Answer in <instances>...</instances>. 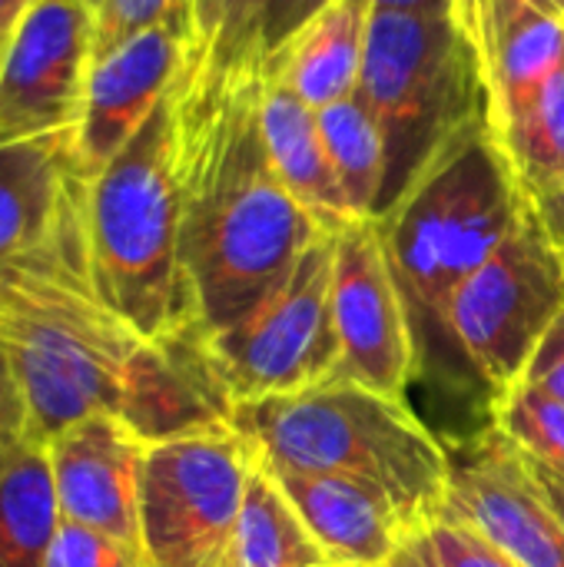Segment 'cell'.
Here are the masks:
<instances>
[{
    "mask_svg": "<svg viewBox=\"0 0 564 567\" xmlns=\"http://www.w3.org/2000/svg\"><path fill=\"white\" fill-rule=\"evenodd\" d=\"M332 326L339 355L329 379L409 402L416 342L376 216L332 233Z\"/></svg>",
    "mask_w": 564,
    "mask_h": 567,
    "instance_id": "obj_10",
    "label": "cell"
},
{
    "mask_svg": "<svg viewBox=\"0 0 564 567\" xmlns=\"http://www.w3.org/2000/svg\"><path fill=\"white\" fill-rule=\"evenodd\" d=\"M193 53L183 20L153 23L93 56L83 113L70 136V166L80 183L96 176L173 93Z\"/></svg>",
    "mask_w": 564,
    "mask_h": 567,
    "instance_id": "obj_13",
    "label": "cell"
},
{
    "mask_svg": "<svg viewBox=\"0 0 564 567\" xmlns=\"http://www.w3.org/2000/svg\"><path fill=\"white\" fill-rule=\"evenodd\" d=\"M229 425L246 435L263 462L372 485L412 522L429 518L449 485L445 442L409 402L356 382L326 379L293 395L243 402Z\"/></svg>",
    "mask_w": 564,
    "mask_h": 567,
    "instance_id": "obj_5",
    "label": "cell"
},
{
    "mask_svg": "<svg viewBox=\"0 0 564 567\" xmlns=\"http://www.w3.org/2000/svg\"><path fill=\"white\" fill-rule=\"evenodd\" d=\"M76 189L70 136L0 146V272L57 233Z\"/></svg>",
    "mask_w": 564,
    "mask_h": 567,
    "instance_id": "obj_16",
    "label": "cell"
},
{
    "mask_svg": "<svg viewBox=\"0 0 564 567\" xmlns=\"http://www.w3.org/2000/svg\"><path fill=\"white\" fill-rule=\"evenodd\" d=\"M80 226L93 289L143 339L193 326L180 233L183 189L173 93L86 183Z\"/></svg>",
    "mask_w": 564,
    "mask_h": 567,
    "instance_id": "obj_4",
    "label": "cell"
},
{
    "mask_svg": "<svg viewBox=\"0 0 564 567\" xmlns=\"http://www.w3.org/2000/svg\"><path fill=\"white\" fill-rule=\"evenodd\" d=\"M96 53L86 0H37L0 56V146L73 136Z\"/></svg>",
    "mask_w": 564,
    "mask_h": 567,
    "instance_id": "obj_11",
    "label": "cell"
},
{
    "mask_svg": "<svg viewBox=\"0 0 564 567\" xmlns=\"http://www.w3.org/2000/svg\"><path fill=\"white\" fill-rule=\"evenodd\" d=\"M37 0H0V56L7 50V43L13 40L17 27L23 23V17L33 10Z\"/></svg>",
    "mask_w": 564,
    "mask_h": 567,
    "instance_id": "obj_34",
    "label": "cell"
},
{
    "mask_svg": "<svg viewBox=\"0 0 564 567\" xmlns=\"http://www.w3.org/2000/svg\"><path fill=\"white\" fill-rule=\"evenodd\" d=\"M259 123H263V136H266L269 156L283 183L329 233L342 229L349 219H359L332 169V159L319 130V110H312L293 86H286L266 66V56H263Z\"/></svg>",
    "mask_w": 564,
    "mask_h": 567,
    "instance_id": "obj_18",
    "label": "cell"
},
{
    "mask_svg": "<svg viewBox=\"0 0 564 567\" xmlns=\"http://www.w3.org/2000/svg\"><path fill=\"white\" fill-rule=\"evenodd\" d=\"M219 7L223 0H193V53H203L209 47V40L216 37L219 27Z\"/></svg>",
    "mask_w": 564,
    "mask_h": 567,
    "instance_id": "obj_32",
    "label": "cell"
},
{
    "mask_svg": "<svg viewBox=\"0 0 564 567\" xmlns=\"http://www.w3.org/2000/svg\"><path fill=\"white\" fill-rule=\"evenodd\" d=\"M259 10L263 0H223L216 37L203 53L189 56V63H233L253 50H266L259 43Z\"/></svg>",
    "mask_w": 564,
    "mask_h": 567,
    "instance_id": "obj_28",
    "label": "cell"
},
{
    "mask_svg": "<svg viewBox=\"0 0 564 567\" xmlns=\"http://www.w3.org/2000/svg\"><path fill=\"white\" fill-rule=\"evenodd\" d=\"M369 17V0H326L279 47L266 50V66L312 110H326L359 90Z\"/></svg>",
    "mask_w": 564,
    "mask_h": 567,
    "instance_id": "obj_17",
    "label": "cell"
},
{
    "mask_svg": "<svg viewBox=\"0 0 564 567\" xmlns=\"http://www.w3.org/2000/svg\"><path fill=\"white\" fill-rule=\"evenodd\" d=\"M529 203L485 120L432 156L376 216L416 342V379L475 392L449 346L445 306Z\"/></svg>",
    "mask_w": 564,
    "mask_h": 567,
    "instance_id": "obj_3",
    "label": "cell"
},
{
    "mask_svg": "<svg viewBox=\"0 0 564 567\" xmlns=\"http://www.w3.org/2000/svg\"><path fill=\"white\" fill-rule=\"evenodd\" d=\"M532 3H539L542 10H548L555 17H564V0H532Z\"/></svg>",
    "mask_w": 564,
    "mask_h": 567,
    "instance_id": "obj_38",
    "label": "cell"
},
{
    "mask_svg": "<svg viewBox=\"0 0 564 567\" xmlns=\"http://www.w3.org/2000/svg\"><path fill=\"white\" fill-rule=\"evenodd\" d=\"M562 309L564 252L539 203H529L502 246L445 306L449 346L489 409L522 382Z\"/></svg>",
    "mask_w": 564,
    "mask_h": 567,
    "instance_id": "obj_7",
    "label": "cell"
},
{
    "mask_svg": "<svg viewBox=\"0 0 564 567\" xmlns=\"http://www.w3.org/2000/svg\"><path fill=\"white\" fill-rule=\"evenodd\" d=\"M522 379H529L532 385L545 389L548 395L564 402V309L558 312V319L548 326L542 342L535 346V355H532Z\"/></svg>",
    "mask_w": 564,
    "mask_h": 567,
    "instance_id": "obj_30",
    "label": "cell"
},
{
    "mask_svg": "<svg viewBox=\"0 0 564 567\" xmlns=\"http://www.w3.org/2000/svg\"><path fill=\"white\" fill-rule=\"evenodd\" d=\"M43 567H150L143 551L96 528L63 522L53 532Z\"/></svg>",
    "mask_w": 564,
    "mask_h": 567,
    "instance_id": "obj_26",
    "label": "cell"
},
{
    "mask_svg": "<svg viewBox=\"0 0 564 567\" xmlns=\"http://www.w3.org/2000/svg\"><path fill=\"white\" fill-rule=\"evenodd\" d=\"M30 442V419H27V399L20 389V379L13 372V362L7 349L0 346V465L20 455Z\"/></svg>",
    "mask_w": 564,
    "mask_h": 567,
    "instance_id": "obj_29",
    "label": "cell"
},
{
    "mask_svg": "<svg viewBox=\"0 0 564 567\" xmlns=\"http://www.w3.org/2000/svg\"><path fill=\"white\" fill-rule=\"evenodd\" d=\"M482 7H485V0H452V3H449L452 20L469 33V40H472V43H475V33H479Z\"/></svg>",
    "mask_w": 564,
    "mask_h": 567,
    "instance_id": "obj_35",
    "label": "cell"
},
{
    "mask_svg": "<svg viewBox=\"0 0 564 567\" xmlns=\"http://www.w3.org/2000/svg\"><path fill=\"white\" fill-rule=\"evenodd\" d=\"M386 567H389V565H386Z\"/></svg>",
    "mask_w": 564,
    "mask_h": 567,
    "instance_id": "obj_41",
    "label": "cell"
},
{
    "mask_svg": "<svg viewBox=\"0 0 564 567\" xmlns=\"http://www.w3.org/2000/svg\"><path fill=\"white\" fill-rule=\"evenodd\" d=\"M489 130L532 203L564 196V63L525 96L489 110Z\"/></svg>",
    "mask_w": 564,
    "mask_h": 567,
    "instance_id": "obj_20",
    "label": "cell"
},
{
    "mask_svg": "<svg viewBox=\"0 0 564 567\" xmlns=\"http://www.w3.org/2000/svg\"><path fill=\"white\" fill-rule=\"evenodd\" d=\"M206 336L233 409L326 382L339 355L332 326V233L309 246L259 306Z\"/></svg>",
    "mask_w": 564,
    "mask_h": 567,
    "instance_id": "obj_9",
    "label": "cell"
},
{
    "mask_svg": "<svg viewBox=\"0 0 564 567\" xmlns=\"http://www.w3.org/2000/svg\"><path fill=\"white\" fill-rule=\"evenodd\" d=\"M0 346L20 379L33 445L90 415L120 419L146 339L93 289L80 189L57 233L0 272Z\"/></svg>",
    "mask_w": 564,
    "mask_h": 567,
    "instance_id": "obj_2",
    "label": "cell"
},
{
    "mask_svg": "<svg viewBox=\"0 0 564 567\" xmlns=\"http://www.w3.org/2000/svg\"><path fill=\"white\" fill-rule=\"evenodd\" d=\"M539 209L545 213V219H548V226H552V233H555V239H558V246H562L564 252V206L555 203V199H548V203H539Z\"/></svg>",
    "mask_w": 564,
    "mask_h": 567,
    "instance_id": "obj_37",
    "label": "cell"
},
{
    "mask_svg": "<svg viewBox=\"0 0 564 567\" xmlns=\"http://www.w3.org/2000/svg\"><path fill=\"white\" fill-rule=\"evenodd\" d=\"M389 567H522L469 525L432 512L406 532Z\"/></svg>",
    "mask_w": 564,
    "mask_h": 567,
    "instance_id": "obj_25",
    "label": "cell"
},
{
    "mask_svg": "<svg viewBox=\"0 0 564 567\" xmlns=\"http://www.w3.org/2000/svg\"><path fill=\"white\" fill-rule=\"evenodd\" d=\"M263 56L186 63L173 86L189 312L219 332L259 306L329 229L283 183L259 123Z\"/></svg>",
    "mask_w": 564,
    "mask_h": 567,
    "instance_id": "obj_1",
    "label": "cell"
},
{
    "mask_svg": "<svg viewBox=\"0 0 564 567\" xmlns=\"http://www.w3.org/2000/svg\"><path fill=\"white\" fill-rule=\"evenodd\" d=\"M263 468L336 567H386L399 551L406 532L419 525L372 485L269 462H263Z\"/></svg>",
    "mask_w": 564,
    "mask_h": 567,
    "instance_id": "obj_15",
    "label": "cell"
},
{
    "mask_svg": "<svg viewBox=\"0 0 564 567\" xmlns=\"http://www.w3.org/2000/svg\"><path fill=\"white\" fill-rule=\"evenodd\" d=\"M43 449L60 518L140 548V482L150 445L116 415H90Z\"/></svg>",
    "mask_w": 564,
    "mask_h": 567,
    "instance_id": "obj_14",
    "label": "cell"
},
{
    "mask_svg": "<svg viewBox=\"0 0 564 567\" xmlns=\"http://www.w3.org/2000/svg\"><path fill=\"white\" fill-rule=\"evenodd\" d=\"M322 3L326 0H263V10H259V43L266 50L279 47Z\"/></svg>",
    "mask_w": 564,
    "mask_h": 567,
    "instance_id": "obj_31",
    "label": "cell"
},
{
    "mask_svg": "<svg viewBox=\"0 0 564 567\" xmlns=\"http://www.w3.org/2000/svg\"><path fill=\"white\" fill-rule=\"evenodd\" d=\"M475 47L489 90V110H499L564 63V17L532 0H485Z\"/></svg>",
    "mask_w": 564,
    "mask_h": 567,
    "instance_id": "obj_19",
    "label": "cell"
},
{
    "mask_svg": "<svg viewBox=\"0 0 564 567\" xmlns=\"http://www.w3.org/2000/svg\"><path fill=\"white\" fill-rule=\"evenodd\" d=\"M57 525L47 449L27 445L0 465V567H43Z\"/></svg>",
    "mask_w": 564,
    "mask_h": 567,
    "instance_id": "obj_21",
    "label": "cell"
},
{
    "mask_svg": "<svg viewBox=\"0 0 564 567\" xmlns=\"http://www.w3.org/2000/svg\"><path fill=\"white\" fill-rule=\"evenodd\" d=\"M229 567H336L312 542L263 462L253 472Z\"/></svg>",
    "mask_w": 564,
    "mask_h": 567,
    "instance_id": "obj_23",
    "label": "cell"
},
{
    "mask_svg": "<svg viewBox=\"0 0 564 567\" xmlns=\"http://www.w3.org/2000/svg\"><path fill=\"white\" fill-rule=\"evenodd\" d=\"M449 449V485L435 512L469 525L522 567H564V528L529 472L525 452L485 422Z\"/></svg>",
    "mask_w": 564,
    "mask_h": 567,
    "instance_id": "obj_12",
    "label": "cell"
},
{
    "mask_svg": "<svg viewBox=\"0 0 564 567\" xmlns=\"http://www.w3.org/2000/svg\"><path fill=\"white\" fill-rule=\"evenodd\" d=\"M489 422H495L522 452L545 462L564 475V402L532 385L529 379L515 382L492 409Z\"/></svg>",
    "mask_w": 564,
    "mask_h": 567,
    "instance_id": "obj_24",
    "label": "cell"
},
{
    "mask_svg": "<svg viewBox=\"0 0 564 567\" xmlns=\"http://www.w3.org/2000/svg\"><path fill=\"white\" fill-rule=\"evenodd\" d=\"M259 452L229 422L146 449L140 548L150 567H229Z\"/></svg>",
    "mask_w": 564,
    "mask_h": 567,
    "instance_id": "obj_8",
    "label": "cell"
},
{
    "mask_svg": "<svg viewBox=\"0 0 564 567\" xmlns=\"http://www.w3.org/2000/svg\"><path fill=\"white\" fill-rule=\"evenodd\" d=\"M525 462H529V472H532V478L539 482L542 495L548 498V505L555 508V515H558V522H562V528H564V475H558L555 468H548L545 462L532 458L529 452H525Z\"/></svg>",
    "mask_w": 564,
    "mask_h": 567,
    "instance_id": "obj_33",
    "label": "cell"
},
{
    "mask_svg": "<svg viewBox=\"0 0 564 567\" xmlns=\"http://www.w3.org/2000/svg\"><path fill=\"white\" fill-rule=\"evenodd\" d=\"M545 203H548V199H545ZM555 203H562V206H564V196H558V199H555Z\"/></svg>",
    "mask_w": 564,
    "mask_h": 567,
    "instance_id": "obj_40",
    "label": "cell"
},
{
    "mask_svg": "<svg viewBox=\"0 0 564 567\" xmlns=\"http://www.w3.org/2000/svg\"><path fill=\"white\" fill-rule=\"evenodd\" d=\"M86 3H90L93 10H100V3H103V0H86Z\"/></svg>",
    "mask_w": 564,
    "mask_h": 567,
    "instance_id": "obj_39",
    "label": "cell"
},
{
    "mask_svg": "<svg viewBox=\"0 0 564 567\" xmlns=\"http://www.w3.org/2000/svg\"><path fill=\"white\" fill-rule=\"evenodd\" d=\"M376 10H449L452 0H369Z\"/></svg>",
    "mask_w": 564,
    "mask_h": 567,
    "instance_id": "obj_36",
    "label": "cell"
},
{
    "mask_svg": "<svg viewBox=\"0 0 564 567\" xmlns=\"http://www.w3.org/2000/svg\"><path fill=\"white\" fill-rule=\"evenodd\" d=\"M359 93L386 133L382 209L465 130L489 120L479 47L449 10H376Z\"/></svg>",
    "mask_w": 564,
    "mask_h": 567,
    "instance_id": "obj_6",
    "label": "cell"
},
{
    "mask_svg": "<svg viewBox=\"0 0 564 567\" xmlns=\"http://www.w3.org/2000/svg\"><path fill=\"white\" fill-rule=\"evenodd\" d=\"M183 20L193 33V0H103L96 10V53H106L120 40L163 23Z\"/></svg>",
    "mask_w": 564,
    "mask_h": 567,
    "instance_id": "obj_27",
    "label": "cell"
},
{
    "mask_svg": "<svg viewBox=\"0 0 564 567\" xmlns=\"http://www.w3.org/2000/svg\"><path fill=\"white\" fill-rule=\"evenodd\" d=\"M319 130L339 176V186L356 216H379L386 199L389 153L386 133L362 100V93H349L346 100L319 110Z\"/></svg>",
    "mask_w": 564,
    "mask_h": 567,
    "instance_id": "obj_22",
    "label": "cell"
}]
</instances>
